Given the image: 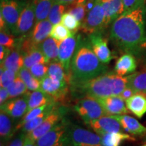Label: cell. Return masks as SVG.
Returning a JSON list of instances; mask_svg holds the SVG:
<instances>
[{
  "label": "cell",
  "instance_id": "6da1fadb",
  "mask_svg": "<svg viewBox=\"0 0 146 146\" xmlns=\"http://www.w3.org/2000/svg\"><path fill=\"white\" fill-rule=\"evenodd\" d=\"M145 10L125 12L112 24L110 39L120 51L137 57L146 52Z\"/></svg>",
  "mask_w": 146,
  "mask_h": 146
},
{
  "label": "cell",
  "instance_id": "7a4b0ae2",
  "mask_svg": "<svg viewBox=\"0 0 146 146\" xmlns=\"http://www.w3.org/2000/svg\"><path fill=\"white\" fill-rule=\"evenodd\" d=\"M108 67L96 56L89 41L78 35L76 48L70 64L68 83L70 88L108 72Z\"/></svg>",
  "mask_w": 146,
  "mask_h": 146
},
{
  "label": "cell",
  "instance_id": "3957f363",
  "mask_svg": "<svg viewBox=\"0 0 146 146\" xmlns=\"http://www.w3.org/2000/svg\"><path fill=\"white\" fill-rule=\"evenodd\" d=\"M129 75L121 76L115 72H108L101 76L71 87L72 92L76 96L91 97L102 99L110 96H120L127 87Z\"/></svg>",
  "mask_w": 146,
  "mask_h": 146
},
{
  "label": "cell",
  "instance_id": "277c9868",
  "mask_svg": "<svg viewBox=\"0 0 146 146\" xmlns=\"http://www.w3.org/2000/svg\"><path fill=\"white\" fill-rule=\"evenodd\" d=\"M70 146H102L100 135L67 121Z\"/></svg>",
  "mask_w": 146,
  "mask_h": 146
},
{
  "label": "cell",
  "instance_id": "5b68a950",
  "mask_svg": "<svg viewBox=\"0 0 146 146\" xmlns=\"http://www.w3.org/2000/svg\"><path fill=\"white\" fill-rule=\"evenodd\" d=\"M74 110L86 125L106 116L104 109L98 100L91 97H84L78 100L74 106Z\"/></svg>",
  "mask_w": 146,
  "mask_h": 146
},
{
  "label": "cell",
  "instance_id": "8992f818",
  "mask_svg": "<svg viewBox=\"0 0 146 146\" xmlns=\"http://www.w3.org/2000/svg\"><path fill=\"white\" fill-rule=\"evenodd\" d=\"M105 14L101 0H97L91 10L87 13L84 21L82 23L80 30L89 35L101 33L105 28Z\"/></svg>",
  "mask_w": 146,
  "mask_h": 146
},
{
  "label": "cell",
  "instance_id": "52a82bcc",
  "mask_svg": "<svg viewBox=\"0 0 146 146\" xmlns=\"http://www.w3.org/2000/svg\"><path fill=\"white\" fill-rule=\"evenodd\" d=\"M36 146H70L65 119L35 141Z\"/></svg>",
  "mask_w": 146,
  "mask_h": 146
},
{
  "label": "cell",
  "instance_id": "ba28073f",
  "mask_svg": "<svg viewBox=\"0 0 146 146\" xmlns=\"http://www.w3.org/2000/svg\"><path fill=\"white\" fill-rule=\"evenodd\" d=\"M26 4L21 0H1L0 16H2L10 31L13 34L22 11Z\"/></svg>",
  "mask_w": 146,
  "mask_h": 146
},
{
  "label": "cell",
  "instance_id": "9c48e42d",
  "mask_svg": "<svg viewBox=\"0 0 146 146\" xmlns=\"http://www.w3.org/2000/svg\"><path fill=\"white\" fill-rule=\"evenodd\" d=\"M66 113V108L56 106L53 112L45 118L39 127L31 132L27 133V135L33 141H36L38 139L44 135L45 133L49 132L55 126L64 120V116H65Z\"/></svg>",
  "mask_w": 146,
  "mask_h": 146
},
{
  "label": "cell",
  "instance_id": "30bf717a",
  "mask_svg": "<svg viewBox=\"0 0 146 146\" xmlns=\"http://www.w3.org/2000/svg\"><path fill=\"white\" fill-rule=\"evenodd\" d=\"M35 6L34 1L25 5L18 19L14 35L17 36H23L31 32L35 21Z\"/></svg>",
  "mask_w": 146,
  "mask_h": 146
},
{
  "label": "cell",
  "instance_id": "8fae6325",
  "mask_svg": "<svg viewBox=\"0 0 146 146\" xmlns=\"http://www.w3.org/2000/svg\"><path fill=\"white\" fill-rule=\"evenodd\" d=\"M77 42L78 36H76L75 33H73L70 37L64 39L60 43L58 60L63 66L68 80L70 74L71 62L75 52Z\"/></svg>",
  "mask_w": 146,
  "mask_h": 146
},
{
  "label": "cell",
  "instance_id": "7c38bea8",
  "mask_svg": "<svg viewBox=\"0 0 146 146\" xmlns=\"http://www.w3.org/2000/svg\"><path fill=\"white\" fill-rule=\"evenodd\" d=\"M40 89L43 91L57 101L64 99L68 92V82L58 81L46 76L41 80Z\"/></svg>",
  "mask_w": 146,
  "mask_h": 146
},
{
  "label": "cell",
  "instance_id": "4fadbf2b",
  "mask_svg": "<svg viewBox=\"0 0 146 146\" xmlns=\"http://www.w3.org/2000/svg\"><path fill=\"white\" fill-rule=\"evenodd\" d=\"M89 42L93 52L102 63L106 64L112 60V55L108 45V41L102 36L101 33L89 35Z\"/></svg>",
  "mask_w": 146,
  "mask_h": 146
},
{
  "label": "cell",
  "instance_id": "5bb4252c",
  "mask_svg": "<svg viewBox=\"0 0 146 146\" xmlns=\"http://www.w3.org/2000/svg\"><path fill=\"white\" fill-rule=\"evenodd\" d=\"M29 93L18 98L11 99L1 105L3 111L13 119H18L25 116L28 108Z\"/></svg>",
  "mask_w": 146,
  "mask_h": 146
},
{
  "label": "cell",
  "instance_id": "9a60e30c",
  "mask_svg": "<svg viewBox=\"0 0 146 146\" xmlns=\"http://www.w3.org/2000/svg\"><path fill=\"white\" fill-rule=\"evenodd\" d=\"M87 125L100 135L106 133H124V129L121 125L112 116H104L91 122Z\"/></svg>",
  "mask_w": 146,
  "mask_h": 146
},
{
  "label": "cell",
  "instance_id": "2e32d148",
  "mask_svg": "<svg viewBox=\"0 0 146 146\" xmlns=\"http://www.w3.org/2000/svg\"><path fill=\"white\" fill-rule=\"evenodd\" d=\"M98 101L104 108L108 116L122 115L129 112L125 101L119 96L107 97L98 99Z\"/></svg>",
  "mask_w": 146,
  "mask_h": 146
},
{
  "label": "cell",
  "instance_id": "e0dca14e",
  "mask_svg": "<svg viewBox=\"0 0 146 146\" xmlns=\"http://www.w3.org/2000/svg\"><path fill=\"white\" fill-rule=\"evenodd\" d=\"M104 11V25L108 27L124 13L123 0H101Z\"/></svg>",
  "mask_w": 146,
  "mask_h": 146
},
{
  "label": "cell",
  "instance_id": "ac0fdd59",
  "mask_svg": "<svg viewBox=\"0 0 146 146\" xmlns=\"http://www.w3.org/2000/svg\"><path fill=\"white\" fill-rule=\"evenodd\" d=\"M113 117L119 122L124 131L132 135H143L146 134V127L137 120L127 114L114 115Z\"/></svg>",
  "mask_w": 146,
  "mask_h": 146
},
{
  "label": "cell",
  "instance_id": "d6986e66",
  "mask_svg": "<svg viewBox=\"0 0 146 146\" xmlns=\"http://www.w3.org/2000/svg\"><path fill=\"white\" fill-rule=\"evenodd\" d=\"M54 25L48 19L36 23L29 37L35 46H39V44L50 36L51 31Z\"/></svg>",
  "mask_w": 146,
  "mask_h": 146
},
{
  "label": "cell",
  "instance_id": "ffe728a7",
  "mask_svg": "<svg viewBox=\"0 0 146 146\" xmlns=\"http://www.w3.org/2000/svg\"><path fill=\"white\" fill-rule=\"evenodd\" d=\"M137 68V62L134 56L125 54L116 61L114 66V72L118 75L125 76L134 72Z\"/></svg>",
  "mask_w": 146,
  "mask_h": 146
},
{
  "label": "cell",
  "instance_id": "44dd1931",
  "mask_svg": "<svg viewBox=\"0 0 146 146\" xmlns=\"http://www.w3.org/2000/svg\"><path fill=\"white\" fill-rule=\"evenodd\" d=\"M60 43V41H56L50 36L39 45L38 47L44 55L47 64H50L52 62L59 61L58 55Z\"/></svg>",
  "mask_w": 146,
  "mask_h": 146
},
{
  "label": "cell",
  "instance_id": "7402d4cb",
  "mask_svg": "<svg viewBox=\"0 0 146 146\" xmlns=\"http://www.w3.org/2000/svg\"><path fill=\"white\" fill-rule=\"evenodd\" d=\"M55 102H56V101L52 96L46 94L41 89L32 91L31 93H29L28 108L27 112L36 108L43 106L49 104L55 103Z\"/></svg>",
  "mask_w": 146,
  "mask_h": 146
},
{
  "label": "cell",
  "instance_id": "603a6c76",
  "mask_svg": "<svg viewBox=\"0 0 146 146\" xmlns=\"http://www.w3.org/2000/svg\"><path fill=\"white\" fill-rule=\"evenodd\" d=\"M125 102L128 110L137 118H141L146 114V97L143 95L135 94Z\"/></svg>",
  "mask_w": 146,
  "mask_h": 146
},
{
  "label": "cell",
  "instance_id": "cb8c5ba5",
  "mask_svg": "<svg viewBox=\"0 0 146 146\" xmlns=\"http://www.w3.org/2000/svg\"><path fill=\"white\" fill-rule=\"evenodd\" d=\"M1 67L5 69H10L18 74L23 67V56L21 51L19 50L11 51L1 62Z\"/></svg>",
  "mask_w": 146,
  "mask_h": 146
},
{
  "label": "cell",
  "instance_id": "d4e9b609",
  "mask_svg": "<svg viewBox=\"0 0 146 146\" xmlns=\"http://www.w3.org/2000/svg\"><path fill=\"white\" fill-rule=\"evenodd\" d=\"M127 87L132 89L135 94H142L146 97V68L130 74Z\"/></svg>",
  "mask_w": 146,
  "mask_h": 146
},
{
  "label": "cell",
  "instance_id": "484cf974",
  "mask_svg": "<svg viewBox=\"0 0 146 146\" xmlns=\"http://www.w3.org/2000/svg\"><path fill=\"white\" fill-rule=\"evenodd\" d=\"M13 118L3 111L0 112V137L1 141H7L13 136L15 129Z\"/></svg>",
  "mask_w": 146,
  "mask_h": 146
},
{
  "label": "cell",
  "instance_id": "4316f807",
  "mask_svg": "<svg viewBox=\"0 0 146 146\" xmlns=\"http://www.w3.org/2000/svg\"><path fill=\"white\" fill-rule=\"evenodd\" d=\"M56 106H57V103H56V102L48 104L47 107L46 108V109H45L41 114H39V116H36V117L34 119L30 120L28 123L25 124L20 130H21V132L26 133V134L35 130V129H36V128L39 127V126L44 121L45 118L53 112V110H54Z\"/></svg>",
  "mask_w": 146,
  "mask_h": 146
},
{
  "label": "cell",
  "instance_id": "83f0119b",
  "mask_svg": "<svg viewBox=\"0 0 146 146\" xmlns=\"http://www.w3.org/2000/svg\"><path fill=\"white\" fill-rule=\"evenodd\" d=\"M102 146H120L125 141H135V138L125 133H112L102 135Z\"/></svg>",
  "mask_w": 146,
  "mask_h": 146
},
{
  "label": "cell",
  "instance_id": "f1b7e54d",
  "mask_svg": "<svg viewBox=\"0 0 146 146\" xmlns=\"http://www.w3.org/2000/svg\"><path fill=\"white\" fill-rule=\"evenodd\" d=\"M23 67L30 69L33 66L37 64H46L47 60L44 55L38 47L32 49L26 54H23Z\"/></svg>",
  "mask_w": 146,
  "mask_h": 146
},
{
  "label": "cell",
  "instance_id": "f546056e",
  "mask_svg": "<svg viewBox=\"0 0 146 146\" xmlns=\"http://www.w3.org/2000/svg\"><path fill=\"white\" fill-rule=\"evenodd\" d=\"M35 22L44 21L48 18L51 8H52L54 1L52 0H35Z\"/></svg>",
  "mask_w": 146,
  "mask_h": 146
},
{
  "label": "cell",
  "instance_id": "4dcf8cb0",
  "mask_svg": "<svg viewBox=\"0 0 146 146\" xmlns=\"http://www.w3.org/2000/svg\"><path fill=\"white\" fill-rule=\"evenodd\" d=\"M18 76L21 78L29 91H34L40 89L41 81L33 75L29 69L23 67L18 72Z\"/></svg>",
  "mask_w": 146,
  "mask_h": 146
},
{
  "label": "cell",
  "instance_id": "1f68e13d",
  "mask_svg": "<svg viewBox=\"0 0 146 146\" xmlns=\"http://www.w3.org/2000/svg\"><path fill=\"white\" fill-rule=\"evenodd\" d=\"M47 76L58 81H66L68 82V77L66 74L63 66L59 61L52 62L49 64Z\"/></svg>",
  "mask_w": 146,
  "mask_h": 146
},
{
  "label": "cell",
  "instance_id": "d6a6232c",
  "mask_svg": "<svg viewBox=\"0 0 146 146\" xmlns=\"http://www.w3.org/2000/svg\"><path fill=\"white\" fill-rule=\"evenodd\" d=\"M7 89L8 91L10 99H14V98L23 96L26 94L27 91H29L26 85L21 79V78L18 76H17L12 85Z\"/></svg>",
  "mask_w": 146,
  "mask_h": 146
},
{
  "label": "cell",
  "instance_id": "836d02e7",
  "mask_svg": "<svg viewBox=\"0 0 146 146\" xmlns=\"http://www.w3.org/2000/svg\"><path fill=\"white\" fill-rule=\"evenodd\" d=\"M66 5L54 2L51 8L48 20L53 25L61 23L62 18L64 14L66 13Z\"/></svg>",
  "mask_w": 146,
  "mask_h": 146
},
{
  "label": "cell",
  "instance_id": "e575fe53",
  "mask_svg": "<svg viewBox=\"0 0 146 146\" xmlns=\"http://www.w3.org/2000/svg\"><path fill=\"white\" fill-rule=\"evenodd\" d=\"M73 34L66 27L64 26L61 23L56 24L53 26L51 31L50 36L58 41H62L70 37Z\"/></svg>",
  "mask_w": 146,
  "mask_h": 146
},
{
  "label": "cell",
  "instance_id": "d590c367",
  "mask_svg": "<svg viewBox=\"0 0 146 146\" xmlns=\"http://www.w3.org/2000/svg\"><path fill=\"white\" fill-rule=\"evenodd\" d=\"M18 74L10 69H5L1 67L0 71V86L8 89L17 77Z\"/></svg>",
  "mask_w": 146,
  "mask_h": 146
},
{
  "label": "cell",
  "instance_id": "8d00e7d4",
  "mask_svg": "<svg viewBox=\"0 0 146 146\" xmlns=\"http://www.w3.org/2000/svg\"><path fill=\"white\" fill-rule=\"evenodd\" d=\"M61 23L73 33H76L81 26V23L76 19L75 16L69 13L64 14L61 20Z\"/></svg>",
  "mask_w": 146,
  "mask_h": 146
},
{
  "label": "cell",
  "instance_id": "74e56055",
  "mask_svg": "<svg viewBox=\"0 0 146 146\" xmlns=\"http://www.w3.org/2000/svg\"><path fill=\"white\" fill-rule=\"evenodd\" d=\"M0 44L7 48L12 49L16 48L18 45V39H15V36L11 33L1 31L0 33Z\"/></svg>",
  "mask_w": 146,
  "mask_h": 146
},
{
  "label": "cell",
  "instance_id": "f35d334b",
  "mask_svg": "<svg viewBox=\"0 0 146 146\" xmlns=\"http://www.w3.org/2000/svg\"><path fill=\"white\" fill-rule=\"evenodd\" d=\"M31 72L36 78L41 81L47 75L48 72V64H37L33 66L29 69Z\"/></svg>",
  "mask_w": 146,
  "mask_h": 146
},
{
  "label": "cell",
  "instance_id": "ab89813d",
  "mask_svg": "<svg viewBox=\"0 0 146 146\" xmlns=\"http://www.w3.org/2000/svg\"><path fill=\"white\" fill-rule=\"evenodd\" d=\"M124 13L145 6V0H123Z\"/></svg>",
  "mask_w": 146,
  "mask_h": 146
},
{
  "label": "cell",
  "instance_id": "60d3db41",
  "mask_svg": "<svg viewBox=\"0 0 146 146\" xmlns=\"http://www.w3.org/2000/svg\"><path fill=\"white\" fill-rule=\"evenodd\" d=\"M27 137L26 133L21 132L18 135L11 141L7 146H23Z\"/></svg>",
  "mask_w": 146,
  "mask_h": 146
},
{
  "label": "cell",
  "instance_id": "b9f144b4",
  "mask_svg": "<svg viewBox=\"0 0 146 146\" xmlns=\"http://www.w3.org/2000/svg\"><path fill=\"white\" fill-rule=\"evenodd\" d=\"M135 94H136L135 92L132 89H131L130 87H127L125 89H124L123 92L120 94L119 96L126 102L127 100L130 99L131 97L134 96Z\"/></svg>",
  "mask_w": 146,
  "mask_h": 146
},
{
  "label": "cell",
  "instance_id": "7bdbcfd3",
  "mask_svg": "<svg viewBox=\"0 0 146 146\" xmlns=\"http://www.w3.org/2000/svg\"><path fill=\"white\" fill-rule=\"evenodd\" d=\"M8 99H10V96H9L8 89L1 87L0 88V104L2 105L3 104L6 102Z\"/></svg>",
  "mask_w": 146,
  "mask_h": 146
},
{
  "label": "cell",
  "instance_id": "ee69618b",
  "mask_svg": "<svg viewBox=\"0 0 146 146\" xmlns=\"http://www.w3.org/2000/svg\"><path fill=\"white\" fill-rule=\"evenodd\" d=\"M10 49L7 48L3 45H0V61L1 62L6 58V56L10 54Z\"/></svg>",
  "mask_w": 146,
  "mask_h": 146
},
{
  "label": "cell",
  "instance_id": "f6af8a7d",
  "mask_svg": "<svg viewBox=\"0 0 146 146\" xmlns=\"http://www.w3.org/2000/svg\"><path fill=\"white\" fill-rule=\"evenodd\" d=\"M23 146H36L35 141H33V140L31 139L30 137H29L27 135L26 139H25V142L24 143Z\"/></svg>",
  "mask_w": 146,
  "mask_h": 146
},
{
  "label": "cell",
  "instance_id": "bcb514c9",
  "mask_svg": "<svg viewBox=\"0 0 146 146\" xmlns=\"http://www.w3.org/2000/svg\"><path fill=\"white\" fill-rule=\"evenodd\" d=\"M76 1V0H55L54 2L62 3V4H64V5H68L73 2H75Z\"/></svg>",
  "mask_w": 146,
  "mask_h": 146
},
{
  "label": "cell",
  "instance_id": "7dc6e473",
  "mask_svg": "<svg viewBox=\"0 0 146 146\" xmlns=\"http://www.w3.org/2000/svg\"><path fill=\"white\" fill-rule=\"evenodd\" d=\"M142 146H146V144H145V145H142Z\"/></svg>",
  "mask_w": 146,
  "mask_h": 146
},
{
  "label": "cell",
  "instance_id": "c3c4849f",
  "mask_svg": "<svg viewBox=\"0 0 146 146\" xmlns=\"http://www.w3.org/2000/svg\"><path fill=\"white\" fill-rule=\"evenodd\" d=\"M52 1H55V0H52Z\"/></svg>",
  "mask_w": 146,
  "mask_h": 146
}]
</instances>
